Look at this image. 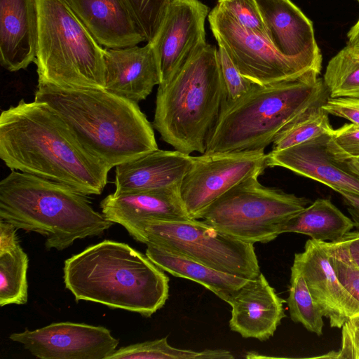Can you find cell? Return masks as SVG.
<instances>
[{
    "instance_id": "484cf974",
    "label": "cell",
    "mask_w": 359,
    "mask_h": 359,
    "mask_svg": "<svg viewBox=\"0 0 359 359\" xmlns=\"http://www.w3.org/2000/svg\"><path fill=\"white\" fill-rule=\"evenodd\" d=\"M327 97L313 104L285 127L273 141L271 151L285 149L331 135L334 129L329 114L323 107Z\"/></svg>"
},
{
    "instance_id": "9a60e30c",
    "label": "cell",
    "mask_w": 359,
    "mask_h": 359,
    "mask_svg": "<svg viewBox=\"0 0 359 359\" xmlns=\"http://www.w3.org/2000/svg\"><path fill=\"white\" fill-rule=\"evenodd\" d=\"M104 89L138 104L161 83V74L153 44L104 48Z\"/></svg>"
},
{
    "instance_id": "9c48e42d",
    "label": "cell",
    "mask_w": 359,
    "mask_h": 359,
    "mask_svg": "<svg viewBox=\"0 0 359 359\" xmlns=\"http://www.w3.org/2000/svg\"><path fill=\"white\" fill-rule=\"evenodd\" d=\"M310 203L306 198L265 187L253 177L215 201L201 219L237 240L266 243L276 239L283 224Z\"/></svg>"
},
{
    "instance_id": "74e56055",
    "label": "cell",
    "mask_w": 359,
    "mask_h": 359,
    "mask_svg": "<svg viewBox=\"0 0 359 359\" xmlns=\"http://www.w3.org/2000/svg\"><path fill=\"white\" fill-rule=\"evenodd\" d=\"M337 241L346 247L352 259L359 266V232L350 231Z\"/></svg>"
},
{
    "instance_id": "4316f807",
    "label": "cell",
    "mask_w": 359,
    "mask_h": 359,
    "mask_svg": "<svg viewBox=\"0 0 359 359\" xmlns=\"http://www.w3.org/2000/svg\"><path fill=\"white\" fill-rule=\"evenodd\" d=\"M225 349H205L201 351L171 346L167 337L154 341L131 344L116 349L107 359H232Z\"/></svg>"
},
{
    "instance_id": "ab89813d",
    "label": "cell",
    "mask_w": 359,
    "mask_h": 359,
    "mask_svg": "<svg viewBox=\"0 0 359 359\" xmlns=\"http://www.w3.org/2000/svg\"><path fill=\"white\" fill-rule=\"evenodd\" d=\"M344 164L348 171L359 179V158L348 161Z\"/></svg>"
},
{
    "instance_id": "52a82bcc",
    "label": "cell",
    "mask_w": 359,
    "mask_h": 359,
    "mask_svg": "<svg viewBox=\"0 0 359 359\" xmlns=\"http://www.w3.org/2000/svg\"><path fill=\"white\" fill-rule=\"evenodd\" d=\"M36 1L38 85L104 89V48L67 1Z\"/></svg>"
},
{
    "instance_id": "7c38bea8",
    "label": "cell",
    "mask_w": 359,
    "mask_h": 359,
    "mask_svg": "<svg viewBox=\"0 0 359 359\" xmlns=\"http://www.w3.org/2000/svg\"><path fill=\"white\" fill-rule=\"evenodd\" d=\"M9 338L41 359H107L118 344L104 327L71 322L26 330Z\"/></svg>"
},
{
    "instance_id": "d590c367",
    "label": "cell",
    "mask_w": 359,
    "mask_h": 359,
    "mask_svg": "<svg viewBox=\"0 0 359 359\" xmlns=\"http://www.w3.org/2000/svg\"><path fill=\"white\" fill-rule=\"evenodd\" d=\"M323 107L329 114L346 118L359 126V98L330 97Z\"/></svg>"
},
{
    "instance_id": "836d02e7",
    "label": "cell",
    "mask_w": 359,
    "mask_h": 359,
    "mask_svg": "<svg viewBox=\"0 0 359 359\" xmlns=\"http://www.w3.org/2000/svg\"><path fill=\"white\" fill-rule=\"evenodd\" d=\"M217 4L243 27L268 39L256 0H217Z\"/></svg>"
},
{
    "instance_id": "b9f144b4",
    "label": "cell",
    "mask_w": 359,
    "mask_h": 359,
    "mask_svg": "<svg viewBox=\"0 0 359 359\" xmlns=\"http://www.w3.org/2000/svg\"><path fill=\"white\" fill-rule=\"evenodd\" d=\"M359 3V0H356Z\"/></svg>"
},
{
    "instance_id": "8992f818",
    "label": "cell",
    "mask_w": 359,
    "mask_h": 359,
    "mask_svg": "<svg viewBox=\"0 0 359 359\" xmlns=\"http://www.w3.org/2000/svg\"><path fill=\"white\" fill-rule=\"evenodd\" d=\"M224 101L217 49L207 43L158 86L153 127L175 150L203 154Z\"/></svg>"
},
{
    "instance_id": "cb8c5ba5",
    "label": "cell",
    "mask_w": 359,
    "mask_h": 359,
    "mask_svg": "<svg viewBox=\"0 0 359 359\" xmlns=\"http://www.w3.org/2000/svg\"><path fill=\"white\" fill-rule=\"evenodd\" d=\"M354 227L352 219L328 199L318 198L281 226L280 234L302 233L320 241H336Z\"/></svg>"
},
{
    "instance_id": "ba28073f",
    "label": "cell",
    "mask_w": 359,
    "mask_h": 359,
    "mask_svg": "<svg viewBox=\"0 0 359 359\" xmlns=\"http://www.w3.org/2000/svg\"><path fill=\"white\" fill-rule=\"evenodd\" d=\"M137 241L215 269L253 278L260 272L254 244L232 238L199 219H145L128 231Z\"/></svg>"
},
{
    "instance_id": "d6986e66",
    "label": "cell",
    "mask_w": 359,
    "mask_h": 359,
    "mask_svg": "<svg viewBox=\"0 0 359 359\" xmlns=\"http://www.w3.org/2000/svg\"><path fill=\"white\" fill-rule=\"evenodd\" d=\"M269 41L281 54L322 65L311 20L291 0H256Z\"/></svg>"
},
{
    "instance_id": "f546056e",
    "label": "cell",
    "mask_w": 359,
    "mask_h": 359,
    "mask_svg": "<svg viewBox=\"0 0 359 359\" xmlns=\"http://www.w3.org/2000/svg\"><path fill=\"white\" fill-rule=\"evenodd\" d=\"M325 243L330 264L339 283L359 304V266L344 244L337 241Z\"/></svg>"
},
{
    "instance_id": "6da1fadb",
    "label": "cell",
    "mask_w": 359,
    "mask_h": 359,
    "mask_svg": "<svg viewBox=\"0 0 359 359\" xmlns=\"http://www.w3.org/2000/svg\"><path fill=\"white\" fill-rule=\"evenodd\" d=\"M0 157L7 167L70 187L100 195L107 184L108 166L77 140L46 103L26 102L2 111Z\"/></svg>"
},
{
    "instance_id": "e575fe53",
    "label": "cell",
    "mask_w": 359,
    "mask_h": 359,
    "mask_svg": "<svg viewBox=\"0 0 359 359\" xmlns=\"http://www.w3.org/2000/svg\"><path fill=\"white\" fill-rule=\"evenodd\" d=\"M341 328V348L317 358L359 359V313L351 317Z\"/></svg>"
},
{
    "instance_id": "277c9868",
    "label": "cell",
    "mask_w": 359,
    "mask_h": 359,
    "mask_svg": "<svg viewBox=\"0 0 359 359\" xmlns=\"http://www.w3.org/2000/svg\"><path fill=\"white\" fill-rule=\"evenodd\" d=\"M320 71L269 85L255 84L243 97L222 109L204 154L263 150L293 121L327 97Z\"/></svg>"
},
{
    "instance_id": "44dd1931",
    "label": "cell",
    "mask_w": 359,
    "mask_h": 359,
    "mask_svg": "<svg viewBox=\"0 0 359 359\" xmlns=\"http://www.w3.org/2000/svg\"><path fill=\"white\" fill-rule=\"evenodd\" d=\"M104 217L128 231L145 219L186 220L191 219L178 189H156L113 193L100 202Z\"/></svg>"
},
{
    "instance_id": "7a4b0ae2",
    "label": "cell",
    "mask_w": 359,
    "mask_h": 359,
    "mask_svg": "<svg viewBox=\"0 0 359 359\" xmlns=\"http://www.w3.org/2000/svg\"><path fill=\"white\" fill-rule=\"evenodd\" d=\"M34 101L47 104L110 169L158 149L153 127L138 104L104 88L38 85Z\"/></svg>"
},
{
    "instance_id": "d4e9b609",
    "label": "cell",
    "mask_w": 359,
    "mask_h": 359,
    "mask_svg": "<svg viewBox=\"0 0 359 359\" xmlns=\"http://www.w3.org/2000/svg\"><path fill=\"white\" fill-rule=\"evenodd\" d=\"M28 266V256L19 243L0 250L1 306L27 303Z\"/></svg>"
},
{
    "instance_id": "8d00e7d4",
    "label": "cell",
    "mask_w": 359,
    "mask_h": 359,
    "mask_svg": "<svg viewBox=\"0 0 359 359\" xmlns=\"http://www.w3.org/2000/svg\"><path fill=\"white\" fill-rule=\"evenodd\" d=\"M340 194L351 216L355 231L359 232V194L351 192H341Z\"/></svg>"
},
{
    "instance_id": "4dcf8cb0",
    "label": "cell",
    "mask_w": 359,
    "mask_h": 359,
    "mask_svg": "<svg viewBox=\"0 0 359 359\" xmlns=\"http://www.w3.org/2000/svg\"><path fill=\"white\" fill-rule=\"evenodd\" d=\"M147 42L156 36L172 0H124Z\"/></svg>"
},
{
    "instance_id": "2e32d148",
    "label": "cell",
    "mask_w": 359,
    "mask_h": 359,
    "mask_svg": "<svg viewBox=\"0 0 359 359\" xmlns=\"http://www.w3.org/2000/svg\"><path fill=\"white\" fill-rule=\"evenodd\" d=\"M260 272L242 285L230 299L229 327L243 338L266 341L273 337L285 317L283 303Z\"/></svg>"
},
{
    "instance_id": "f35d334b",
    "label": "cell",
    "mask_w": 359,
    "mask_h": 359,
    "mask_svg": "<svg viewBox=\"0 0 359 359\" xmlns=\"http://www.w3.org/2000/svg\"><path fill=\"white\" fill-rule=\"evenodd\" d=\"M347 46L352 48H359V19L350 29L347 34Z\"/></svg>"
},
{
    "instance_id": "3957f363",
    "label": "cell",
    "mask_w": 359,
    "mask_h": 359,
    "mask_svg": "<svg viewBox=\"0 0 359 359\" xmlns=\"http://www.w3.org/2000/svg\"><path fill=\"white\" fill-rule=\"evenodd\" d=\"M64 282L76 301L150 317L165 304L169 278L126 243L104 240L65 261Z\"/></svg>"
},
{
    "instance_id": "ac0fdd59",
    "label": "cell",
    "mask_w": 359,
    "mask_h": 359,
    "mask_svg": "<svg viewBox=\"0 0 359 359\" xmlns=\"http://www.w3.org/2000/svg\"><path fill=\"white\" fill-rule=\"evenodd\" d=\"M329 135L266 154L267 167H281L320 182L338 193L359 194V179L328 154Z\"/></svg>"
},
{
    "instance_id": "1f68e13d",
    "label": "cell",
    "mask_w": 359,
    "mask_h": 359,
    "mask_svg": "<svg viewBox=\"0 0 359 359\" xmlns=\"http://www.w3.org/2000/svg\"><path fill=\"white\" fill-rule=\"evenodd\" d=\"M217 53L224 88L225 101L222 107L224 109L246 95L256 83L240 73L222 46H219Z\"/></svg>"
},
{
    "instance_id": "ffe728a7",
    "label": "cell",
    "mask_w": 359,
    "mask_h": 359,
    "mask_svg": "<svg viewBox=\"0 0 359 359\" xmlns=\"http://www.w3.org/2000/svg\"><path fill=\"white\" fill-rule=\"evenodd\" d=\"M38 38L36 0H0V62L10 72L35 61Z\"/></svg>"
},
{
    "instance_id": "83f0119b",
    "label": "cell",
    "mask_w": 359,
    "mask_h": 359,
    "mask_svg": "<svg viewBox=\"0 0 359 359\" xmlns=\"http://www.w3.org/2000/svg\"><path fill=\"white\" fill-rule=\"evenodd\" d=\"M323 82L331 97L359 98V55L342 48L329 61Z\"/></svg>"
},
{
    "instance_id": "f1b7e54d",
    "label": "cell",
    "mask_w": 359,
    "mask_h": 359,
    "mask_svg": "<svg viewBox=\"0 0 359 359\" xmlns=\"http://www.w3.org/2000/svg\"><path fill=\"white\" fill-rule=\"evenodd\" d=\"M286 302L293 322L301 323L308 331L318 336L323 334V313L313 298L302 273L293 264Z\"/></svg>"
},
{
    "instance_id": "5b68a950",
    "label": "cell",
    "mask_w": 359,
    "mask_h": 359,
    "mask_svg": "<svg viewBox=\"0 0 359 359\" xmlns=\"http://www.w3.org/2000/svg\"><path fill=\"white\" fill-rule=\"evenodd\" d=\"M0 219L42 235L46 248L57 250L77 239L101 236L113 224L92 208L86 196L18 170L0 182Z\"/></svg>"
},
{
    "instance_id": "8fae6325",
    "label": "cell",
    "mask_w": 359,
    "mask_h": 359,
    "mask_svg": "<svg viewBox=\"0 0 359 359\" xmlns=\"http://www.w3.org/2000/svg\"><path fill=\"white\" fill-rule=\"evenodd\" d=\"M266 167V154L263 150L194 156L179 190L188 216L201 219L215 201L242 182L258 177Z\"/></svg>"
},
{
    "instance_id": "d6a6232c",
    "label": "cell",
    "mask_w": 359,
    "mask_h": 359,
    "mask_svg": "<svg viewBox=\"0 0 359 359\" xmlns=\"http://www.w3.org/2000/svg\"><path fill=\"white\" fill-rule=\"evenodd\" d=\"M326 149L337 162L344 164L359 158V126L346 123L328 136Z\"/></svg>"
},
{
    "instance_id": "7402d4cb",
    "label": "cell",
    "mask_w": 359,
    "mask_h": 359,
    "mask_svg": "<svg viewBox=\"0 0 359 359\" xmlns=\"http://www.w3.org/2000/svg\"><path fill=\"white\" fill-rule=\"evenodd\" d=\"M95 40L105 48L147 41L124 0H67Z\"/></svg>"
},
{
    "instance_id": "30bf717a",
    "label": "cell",
    "mask_w": 359,
    "mask_h": 359,
    "mask_svg": "<svg viewBox=\"0 0 359 359\" xmlns=\"http://www.w3.org/2000/svg\"><path fill=\"white\" fill-rule=\"evenodd\" d=\"M212 34L245 78L269 85L297 77L309 69L321 71L322 65L305 57H287L266 38L240 25L217 4L208 15Z\"/></svg>"
},
{
    "instance_id": "60d3db41",
    "label": "cell",
    "mask_w": 359,
    "mask_h": 359,
    "mask_svg": "<svg viewBox=\"0 0 359 359\" xmlns=\"http://www.w3.org/2000/svg\"><path fill=\"white\" fill-rule=\"evenodd\" d=\"M353 50V51H355L356 53H358L359 55V48H352Z\"/></svg>"
},
{
    "instance_id": "603a6c76",
    "label": "cell",
    "mask_w": 359,
    "mask_h": 359,
    "mask_svg": "<svg viewBox=\"0 0 359 359\" xmlns=\"http://www.w3.org/2000/svg\"><path fill=\"white\" fill-rule=\"evenodd\" d=\"M147 257L171 275L196 282L229 302L234 293L251 278L225 273L191 259L147 245Z\"/></svg>"
},
{
    "instance_id": "e0dca14e",
    "label": "cell",
    "mask_w": 359,
    "mask_h": 359,
    "mask_svg": "<svg viewBox=\"0 0 359 359\" xmlns=\"http://www.w3.org/2000/svg\"><path fill=\"white\" fill-rule=\"evenodd\" d=\"M194 156L178 150L157 149L116 166V194L156 189H178Z\"/></svg>"
},
{
    "instance_id": "5bb4252c",
    "label": "cell",
    "mask_w": 359,
    "mask_h": 359,
    "mask_svg": "<svg viewBox=\"0 0 359 359\" xmlns=\"http://www.w3.org/2000/svg\"><path fill=\"white\" fill-rule=\"evenodd\" d=\"M293 265L302 273L308 288L332 327L341 328L359 313V304L339 283L330 264L325 241L309 239Z\"/></svg>"
},
{
    "instance_id": "4fadbf2b",
    "label": "cell",
    "mask_w": 359,
    "mask_h": 359,
    "mask_svg": "<svg viewBox=\"0 0 359 359\" xmlns=\"http://www.w3.org/2000/svg\"><path fill=\"white\" fill-rule=\"evenodd\" d=\"M208 13V6L199 0H172L170 4L156 36L150 41L160 67V85L167 83L207 44Z\"/></svg>"
}]
</instances>
